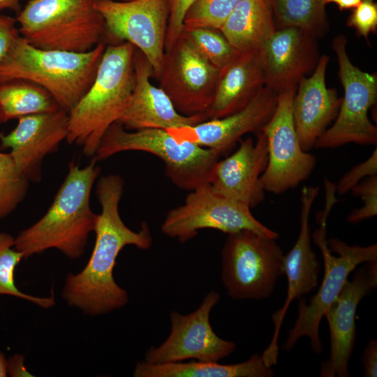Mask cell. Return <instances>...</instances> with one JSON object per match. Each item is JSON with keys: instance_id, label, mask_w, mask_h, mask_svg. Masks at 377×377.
I'll return each instance as SVG.
<instances>
[{"instance_id": "36", "label": "cell", "mask_w": 377, "mask_h": 377, "mask_svg": "<svg viewBox=\"0 0 377 377\" xmlns=\"http://www.w3.org/2000/svg\"><path fill=\"white\" fill-rule=\"evenodd\" d=\"M17 24L16 18L0 14V63L20 36Z\"/></svg>"}, {"instance_id": "41", "label": "cell", "mask_w": 377, "mask_h": 377, "mask_svg": "<svg viewBox=\"0 0 377 377\" xmlns=\"http://www.w3.org/2000/svg\"><path fill=\"white\" fill-rule=\"evenodd\" d=\"M7 360L5 355L0 351V377L7 376Z\"/></svg>"}, {"instance_id": "5", "label": "cell", "mask_w": 377, "mask_h": 377, "mask_svg": "<svg viewBox=\"0 0 377 377\" xmlns=\"http://www.w3.org/2000/svg\"><path fill=\"white\" fill-rule=\"evenodd\" d=\"M94 0H29L16 17L20 36L46 50L87 52L106 39Z\"/></svg>"}, {"instance_id": "32", "label": "cell", "mask_w": 377, "mask_h": 377, "mask_svg": "<svg viewBox=\"0 0 377 377\" xmlns=\"http://www.w3.org/2000/svg\"><path fill=\"white\" fill-rule=\"evenodd\" d=\"M354 196L364 202L360 208L353 210L347 217L350 223H357L377 214V175L366 177L351 189Z\"/></svg>"}, {"instance_id": "29", "label": "cell", "mask_w": 377, "mask_h": 377, "mask_svg": "<svg viewBox=\"0 0 377 377\" xmlns=\"http://www.w3.org/2000/svg\"><path fill=\"white\" fill-rule=\"evenodd\" d=\"M183 31L199 52L219 69L239 52L230 45L219 29L199 27L183 29Z\"/></svg>"}, {"instance_id": "9", "label": "cell", "mask_w": 377, "mask_h": 377, "mask_svg": "<svg viewBox=\"0 0 377 377\" xmlns=\"http://www.w3.org/2000/svg\"><path fill=\"white\" fill-rule=\"evenodd\" d=\"M347 39L338 35L332 41L337 54L339 77L344 96L334 124L317 140L314 148H336L348 143L376 145L377 128L369 118V110L377 98V76L362 71L350 61Z\"/></svg>"}, {"instance_id": "33", "label": "cell", "mask_w": 377, "mask_h": 377, "mask_svg": "<svg viewBox=\"0 0 377 377\" xmlns=\"http://www.w3.org/2000/svg\"><path fill=\"white\" fill-rule=\"evenodd\" d=\"M346 24L355 29L358 36L368 40L369 35L376 33L377 29V3L375 0H362L353 8Z\"/></svg>"}, {"instance_id": "20", "label": "cell", "mask_w": 377, "mask_h": 377, "mask_svg": "<svg viewBox=\"0 0 377 377\" xmlns=\"http://www.w3.org/2000/svg\"><path fill=\"white\" fill-rule=\"evenodd\" d=\"M277 96L264 86L246 106L232 114L166 131L178 141H188L226 154L245 134L261 131L275 110Z\"/></svg>"}, {"instance_id": "3", "label": "cell", "mask_w": 377, "mask_h": 377, "mask_svg": "<svg viewBox=\"0 0 377 377\" xmlns=\"http://www.w3.org/2000/svg\"><path fill=\"white\" fill-rule=\"evenodd\" d=\"M135 47L127 42L105 47L96 77L82 98L68 112L69 144L94 156L108 128L126 108L135 85Z\"/></svg>"}, {"instance_id": "34", "label": "cell", "mask_w": 377, "mask_h": 377, "mask_svg": "<svg viewBox=\"0 0 377 377\" xmlns=\"http://www.w3.org/2000/svg\"><path fill=\"white\" fill-rule=\"evenodd\" d=\"M377 175V149L364 162L353 167L344 174L335 186L336 193L343 195L351 191L366 177Z\"/></svg>"}, {"instance_id": "27", "label": "cell", "mask_w": 377, "mask_h": 377, "mask_svg": "<svg viewBox=\"0 0 377 377\" xmlns=\"http://www.w3.org/2000/svg\"><path fill=\"white\" fill-rule=\"evenodd\" d=\"M276 29L297 27L318 38L329 29L325 0H269Z\"/></svg>"}, {"instance_id": "25", "label": "cell", "mask_w": 377, "mask_h": 377, "mask_svg": "<svg viewBox=\"0 0 377 377\" xmlns=\"http://www.w3.org/2000/svg\"><path fill=\"white\" fill-rule=\"evenodd\" d=\"M134 377H272L274 372L267 366L259 354H253L245 362L221 364L218 362L194 361L151 364L136 363Z\"/></svg>"}, {"instance_id": "14", "label": "cell", "mask_w": 377, "mask_h": 377, "mask_svg": "<svg viewBox=\"0 0 377 377\" xmlns=\"http://www.w3.org/2000/svg\"><path fill=\"white\" fill-rule=\"evenodd\" d=\"M219 299V294L212 290L195 311L186 315L172 311L168 338L158 346L150 347L145 353L144 361L151 364L178 362L189 359L219 362L232 353L235 343L220 338L209 322L211 311Z\"/></svg>"}, {"instance_id": "38", "label": "cell", "mask_w": 377, "mask_h": 377, "mask_svg": "<svg viewBox=\"0 0 377 377\" xmlns=\"http://www.w3.org/2000/svg\"><path fill=\"white\" fill-rule=\"evenodd\" d=\"M7 374L12 377L32 376L24 365V357L15 354L7 360Z\"/></svg>"}, {"instance_id": "7", "label": "cell", "mask_w": 377, "mask_h": 377, "mask_svg": "<svg viewBox=\"0 0 377 377\" xmlns=\"http://www.w3.org/2000/svg\"><path fill=\"white\" fill-rule=\"evenodd\" d=\"M325 203V209L319 216L320 227L312 235L323 258L324 277L318 292L310 298L308 304L304 299L300 300L297 320L282 346L287 351L292 349L301 337H307L313 352L321 353L323 346L319 326L326 311L337 297L349 274L358 265L377 260L376 244L350 246L337 238L326 239V221L332 204L330 202Z\"/></svg>"}, {"instance_id": "40", "label": "cell", "mask_w": 377, "mask_h": 377, "mask_svg": "<svg viewBox=\"0 0 377 377\" xmlns=\"http://www.w3.org/2000/svg\"><path fill=\"white\" fill-rule=\"evenodd\" d=\"M22 0H0V10L8 9L17 13L20 11V1Z\"/></svg>"}, {"instance_id": "10", "label": "cell", "mask_w": 377, "mask_h": 377, "mask_svg": "<svg viewBox=\"0 0 377 377\" xmlns=\"http://www.w3.org/2000/svg\"><path fill=\"white\" fill-rule=\"evenodd\" d=\"M202 229L227 234L249 230L274 239L279 236L257 220L251 208L218 194L209 183L190 191L182 205L166 214L161 226L165 235L181 243L191 239Z\"/></svg>"}, {"instance_id": "13", "label": "cell", "mask_w": 377, "mask_h": 377, "mask_svg": "<svg viewBox=\"0 0 377 377\" xmlns=\"http://www.w3.org/2000/svg\"><path fill=\"white\" fill-rule=\"evenodd\" d=\"M297 87L277 96L275 110L262 128L267 141V164L260 179L265 191L281 194L306 180L315 168L316 157L300 144L293 117Z\"/></svg>"}, {"instance_id": "30", "label": "cell", "mask_w": 377, "mask_h": 377, "mask_svg": "<svg viewBox=\"0 0 377 377\" xmlns=\"http://www.w3.org/2000/svg\"><path fill=\"white\" fill-rule=\"evenodd\" d=\"M28 184L29 180L17 170L10 154L0 151V219L21 202Z\"/></svg>"}, {"instance_id": "31", "label": "cell", "mask_w": 377, "mask_h": 377, "mask_svg": "<svg viewBox=\"0 0 377 377\" xmlns=\"http://www.w3.org/2000/svg\"><path fill=\"white\" fill-rule=\"evenodd\" d=\"M242 0H196L186 11L183 29H219Z\"/></svg>"}, {"instance_id": "19", "label": "cell", "mask_w": 377, "mask_h": 377, "mask_svg": "<svg viewBox=\"0 0 377 377\" xmlns=\"http://www.w3.org/2000/svg\"><path fill=\"white\" fill-rule=\"evenodd\" d=\"M256 142L251 138L242 140L238 149L212 166L209 184L218 194L253 208L265 198L260 177L267 164V141L259 132Z\"/></svg>"}, {"instance_id": "37", "label": "cell", "mask_w": 377, "mask_h": 377, "mask_svg": "<svg viewBox=\"0 0 377 377\" xmlns=\"http://www.w3.org/2000/svg\"><path fill=\"white\" fill-rule=\"evenodd\" d=\"M364 376H377V341L371 340L367 345L362 356Z\"/></svg>"}, {"instance_id": "16", "label": "cell", "mask_w": 377, "mask_h": 377, "mask_svg": "<svg viewBox=\"0 0 377 377\" xmlns=\"http://www.w3.org/2000/svg\"><path fill=\"white\" fill-rule=\"evenodd\" d=\"M319 191V186H304L301 190L300 232L294 246L283 260V274L288 280L287 297L282 308L272 315L274 335L261 355L268 367L277 362L279 334L289 305L293 300L309 293L318 285L320 263L311 245L309 217Z\"/></svg>"}, {"instance_id": "4", "label": "cell", "mask_w": 377, "mask_h": 377, "mask_svg": "<svg viewBox=\"0 0 377 377\" xmlns=\"http://www.w3.org/2000/svg\"><path fill=\"white\" fill-rule=\"evenodd\" d=\"M105 47L101 43L83 53L46 50L32 46L20 36L0 63V84L13 80L32 82L69 112L91 85Z\"/></svg>"}, {"instance_id": "15", "label": "cell", "mask_w": 377, "mask_h": 377, "mask_svg": "<svg viewBox=\"0 0 377 377\" xmlns=\"http://www.w3.org/2000/svg\"><path fill=\"white\" fill-rule=\"evenodd\" d=\"M355 271L352 281L347 280L336 300L326 311L330 335V353L322 364L320 376L348 377V362L356 337L355 313L360 301L377 286L376 261Z\"/></svg>"}, {"instance_id": "24", "label": "cell", "mask_w": 377, "mask_h": 377, "mask_svg": "<svg viewBox=\"0 0 377 377\" xmlns=\"http://www.w3.org/2000/svg\"><path fill=\"white\" fill-rule=\"evenodd\" d=\"M219 30L237 51H260L276 30L269 0H242Z\"/></svg>"}, {"instance_id": "1", "label": "cell", "mask_w": 377, "mask_h": 377, "mask_svg": "<svg viewBox=\"0 0 377 377\" xmlns=\"http://www.w3.org/2000/svg\"><path fill=\"white\" fill-rule=\"evenodd\" d=\"M124 186L123 179L117 175L99 178L96 194L101 212L94 228V247L84 269L68 274L62 290V297L70 306L90 316L106 314L128 303L127 291L113 277L117 258L128 245L147 250L152 244L151 230L146 222L141 223L138 231H133L119 215Z\"/></svg>"}, {"instance_id": "22", "label": "cell", "mask_w": 377, "mask_h": 377, "mask_svg": "<svg viewBox=\"0 0 377 377\" xmlns=\"http://www.w3.org/2000/svg\"><path fill=\"white\" fill-rule=\"evenodd\" d=\"M330 58L320 57L313 74L298 82L293 101V117L302 149L309 151L339 112L342 98L327 88L325 73Z\"/></svg>"}, {"instance_id": "21", "label": "cell", "mask_w": 377, "mask_h": 377, "mask_svg": "<svg viewBox=\"0 0 377 377\" xmlns=\"http://www.w3.org/2000/svg\"><path fill=\"white\" fill-rule=\"evenodd\" d=\"M135 85L130 101L117 123L128 131L172 129L205 121L206 114L186 116L179 113L168 96L151 82L152 68L145 56L135 48L133 56Z\"/></svg>"}, {"instance_id": "12", "label": "cell", "mask_w": 377, "mask_h": 377, "mask_svg": "<svg viewBox=\"0 0 377 377\" xmlns=\"http://www.w3.org/2000/svg\"><path fill=\"white\" fill-rule=\"evenodd\" d=\"M219 73V69L199 52L182 31L165 52L158 81L179 113L207 115Z\"/></svg>"}, {"instance_id": "18", "label": "cell", "mask_w": 377, "mask_h": 377, "mask_svg": "<svg viewBox=\"0 0 377 377\" xmlns=\"http://www.w3.org/2000/svg\"><path fill=\"white\" fill-rule=\"evenodd\" d=\"M317 39L297 27L276 29L259 51L265 86L277 94L297 87L318 64Z\"/></svg>"}, {"instance_id": "23", "label": "cell", "mask_w": 377, "mask_h": 377, "mask_svg": "<svg viewBox=\"0 0 377 377\" xmlns=\"http://www.w3.org/2000/svg\"><path fill=\"white\" fill-rule=\"evenodd\" d=\"M264 86L259 51L239 52L219 69L208 119H219L243 109Z\"/></svg>"}, {"instance_id": "11", "label": "cell", "mask_w": 377, "mask_h": 377, "mask_svg": "<svg viewBox=\"0 0 377 377\" xmlns=\"http://www.w3.org/2000/svg\"><path fill=\"white\" fill-rule=\"evenodd\" d=\"M94 5L105 21L106 38L132 44L147 59L158 80L165 54L168 0H94Z\"/></svg>"}, {"instance_id": "28", "label": "cell", "mask_w": 377, "mask_h": 377, "mask_svg": "<svg viewBox=\"0 0 377 377\" xmlns=\"http://www.w3.org/2000/svg\"><path fill=\"white\" fill-rule=\"evenodd\" d=\"M15 238L7 232L0 233V295H6L26 300L38 306L48 309L54 305L53 292L47 297L32 296L21 292L15 283V270L24 258V254L17 251Z\"/></svg>"}, {"instance_id": "17", "label": "cell", "mask_w": 377, "mask_h": 377, "mask_svg": "<svg viewBox=\"0 0 377 377\" xmlns=\"http://www.w3.org/2000/svg\"><path fill=\"white\" fill-rule=\"evenodd\" d=\"M8 134L0 133L1 149H10L17 170L29 181H40L44 158L68 135V112L61 108L20 117Z\"/></svg>"}, {"instance_id": "26", "label": "cell", "mask_w": 377, "mask_h": 377, "mask_svg": "<svg viewBox=\"0 0 377 377\" xmlns=\"http://www.w3.org/2000/svg\"><path fill=\"white\" fill-rule=\"evenodd\" d=\"M59 108L52 95L32 82L13 80L0 84V124Z\"/></svg>"}, {"instance_id": "8", "label": "cell", "mask_w": 377, "mask_h": 377, "mask_svg": "<svg viewBox=\"0 0 377 377\" xmlns=\"http://www.w3.org/2000/svg\"><path fill=\"white\" fill-rule=\"evenodd\" d=\"M283 253L276 239L243 230L228 234L221 251V280L235 300H260L283 274Z\"/></svg>"}, {"instance_id": "2", "label": "cell", "mask_w": 377, "mask_h": 377, "mask_svg": "<svg viewBox=\"0 0 377 377\" xmlns=\"http://www.w3.org/2000/svg\"><path fill=\"white\" fill-rule=\"evenodd\" d=\"M93 161L80 168L74 161L45 215L15 238L14 247L27 258L56 249L72 259L84 253L88 237L94 231L98 214L90 207L93 185L100 168Z\"/></svg>"}, {"instance_id": "35", "label": "cell", "mask_w": 377, "mask_h": 377, "mask_svg": "<svg viewBox=\"0 0 377 377\" xmlns=\"http://www.w3.org/2000/svg\"><path fill=\"white\" fill-rule=\"evenodd\" d=\"M196 0H168L169 17L165 42V52L168 50L183 31V21L189 7Z\"/></svg>"}, {"instance_id": "39", "label": "cell", "mask_w": 377, "mask_h": 377, "mask_svg": "<svg viewBox=\"0 0 377 377\" xmlns=\"http://www.w3.org/2000/svg\"><path fill=\"white\" fill-rule=\"evenodd\" d=\"M362 0H325V4L334 3L336 4L339 10L353 9L357 7Z\"/></svg>"}, {"instance_id": "6", "label": "cell", "mask_w": 377, "mask_h": 377, "mask_svg": "<svg viewBox=\"0 0 377 377\" xmlns=\"http://www.w3.org/2000/svg\"><path fill=\"white\" fill-rule=\"evenodd\" d=\"M125 151H141L158 156L163 161L166 175L172 183L186 191L209 183L212 166L223 155L217 149L178 141L166 130L128 131L116 122L105 133L94 159H106Z\"/></svg>"}, {"instance_id": "42", "label": "cell", "mask_w": 377, "mask_h": 377, "mask_svg": "<svg viewBox=\"0 0 377 377\" xmlns=\"http://www.w3.org/2000/svg\"><path fill=\"white\" fill-rule=\"evenodd\" d=\"M119 1H132V0H119Z\"/></svg>"}]
</instances>
